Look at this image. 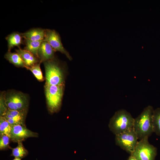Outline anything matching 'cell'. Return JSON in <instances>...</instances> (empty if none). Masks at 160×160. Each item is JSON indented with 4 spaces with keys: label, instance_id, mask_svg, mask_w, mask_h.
Here are the masks:
<instances>
[{
    "label": "cell",
    "instance_id": "obj_5",
    "mask_svg": "<svg viewBox=\"0 0 160 160\" xmlns=\"http://www.w3.org/2000/svg\"><path fill=\"white\" fill-rule=\"evenodd\" d=\"M138 138L133 128L115 135L116 144L131 155L138 142Z\"/></svg>",
    "mask_w": 160,
    "mask_h": 160
},
{
    "label": "cell",
    "instance_id": "obj_24",
    "mask_svg": "<svg viewBox=\"0 0 160 160\" xmlns=\"http://www.w3.org/2000/svg\"><path fill=\"white\" fill-rule=\"evenodd\" d=\"M12 160H21V159L15 157Z\"/></svg>",
    "mask_w": 160,
    "mask_h": 160
},
{
    "label": "cell",
    "instance_id": "obj_21",
    "mask_svg": "<svg viewBox=\"0 0 160 160\" xmlns=\"http://www.w3.org/2000/svg\"><path fill=\"white\" fill-rule=\"evenodd\" d=\"M10 138L6 135L0 136V150L6 149L9 147Z\"/></svg>",
    "mask_w": 160,
    "mask_h": 160
},
{
    "label": "cell",
    "instance_id": "obj_3",
    "mask_svg": "<svg viewBox=\"0 0 160 160\" xmlns=\"http://www.w3.org/2000/svg\"><path fill=\"white\" fill-rule=\"evenodd\" d=\"M44 87L49 111L51 113L58 112L61 104L63 85H55L45 83Z\"/></svg>",
    "mask_w": 160,
    "mask_h": 160
},
{
    "label": "cell",
    "instance_id": "obj_20",
    "mask_svg": "<svg viewBox=\"0 0 160 160\" xmlns=\"http://www.w3.org/2000/svg\"><path fill=\"white\" fill-rule=\"evenodd\" d=\"M41 63L40 62H39L26 68L32 72L38 80L40 81H42L44 80V78L40 67Z\"/></svg>",
    "mask_w": 160,
    "mask_h": 160
},
{
    "label": "cell",
    "instance_id": "obj_16",
    "mask_svg": "<svg viewBox=\"0 0 160 160\" xmlns=\"http://www.w3.org/2000/svg\"><path fill=\"white\" fill-rule=\"evenodd\" d=\"M43 40L32 41L24 39V42L25 46L24 49L29 52L38 59V51L39 49Z\"/></svg>",
    "mask_w": 160,
    "mask_h": 160
},
{
    "label": "cell",
    "instance_id": "obj_12",
    "mask_svg": "<svg viewBox=\"0 0 160 160\" xmlns=\"http://www.w3.org/2000/svg\"><path fill=\"white\" fill-rule=\"evenodd\" d=\"M22 58L26 68L40 62L39 59L29 52L20 47L15 50Z\"/></svg>",
    "mask_w": 160,
    "mask_h": 160
},
{
    "label": "cell",
    "instance_id": "obj_6",
    "mask_svg": "<svg viewBox=\"0 0 160 160\" xmlns=\"http://www.w3.org/2000/svg\"><path fill=\"white\" fill-rule=\"evenodd\" d=\"M5 99L8 109L27 112L28 100L23 93L13 91L8 92L5 93Z\"/></svg>",
    "mask_w": 160,
    "mask_h": 160
},
{
    "label": "cell",
    "instance_id": "obj_22",
    "mask_svg": "<svg viewBox=\"0 0 160 160\" xmlns=\"http://www.w3.org/2000/svg\"><path fill=\"white\" fill-rule=\"evenodd\" d=\"M5 92H1L0 98V116L3 115L8 109L6 105L5 99Z\"/></svg>",
    "mask_w": 160,
    "mask_h": 160
},
{
    "label": "cell",
    "instance_id": "obj_2",
    "mask_svg": "<svg viewBox=\"0 0 160 160\" xmlns=\"http://www.w3.org/2000/svg\"><path fill=\"white\" fill-rule=\"evenodd\" d=\"M134 118L130 113L124 109L116 111L110 119L108 127L114 135L122 133L133 128Z\"/></svg>",
    "mask_w": 160,
    "mask_h": 160
},
{
    "label": "cell",
    "instance_id": "obj_1",
    "mask_svg": "<svg viewBox=\"0 0 160 160\" xmlns=\"http://www.w3.org/2000/svg\"><path fill=\"white\" fill-rule=\"evenodd\" d=\"M154 109L152 106L145 108L141 113L134 118L133 128L140 140L149 137L153 132V115Z\"/></svg>",
    "mask_w": 160,
    "mask_h": 160
},
{
    "label": "cell",
    "instance_id": "obj_19",
    "mask_svg": "<svg viewBox=\"0 0 160 160\" xmlns=\"http://www.w3.org/2000/svg\"><path fill=\"white\" fill-rule=\"evenodd\" d=\"M153 132L160 136V108L154 110L153 115Z\"/></svg>",
    "mask_w": 160,
    "mask_h": 160
},
{
    "label": "cell",
    "instance_id": "obj_15",
    "mask_svg": "<svg viewBox=\"0 0 160 160\" xmlns=\"http://www.w3.org/2000/svg\"><path fill=\"white\" fill-rule=\"evenodd\" d=\"M5 58L10 63L18 67L25 68L24 63L20 55L17 52L7 51L4 55Z\"/></svg>",
    "mask_w": 160,
    "mask_h": 160
},
{
    "label": "cell",
    "instance_id": "obj_8",
    "mask_svg": "<svg viewBox=\"0 0 160 160\" xmlns=\"http://www.w3.org/2000/svg\"><path fill=\"white\" fill-rule=\"evenodd\" d=\"M47 42L55 51H58L65 55L70 60L72 58L69 52L63 47L59 33L54 30L45 29L44 39Z\"/></svg>",
    "mask_w": 160,
    "mask_h": 160
},
{
    "label": "cell",
    "instance_id": "obj_9",
    "mask_svg": "<svg viewBox=\"0 0 160 160\" xmlns=\"http://www.w3.org/2000/svg\"><path fill=\"white\" fill-rule=\"evenodd\" d=\"M38 134L27 128L25 125H16L12 126L10 139L18 143L29 137H37Z\"/></svg>",
    "mask_w": 160,
    "mask_h": 160
},
{
    "label": "cell",
    "instance_id": "obj_14",
    "mask_svg": "<svg viewBox=\"0 0 160 160\" xmlns=\"http://www.w3.org/2000/svg\"><path fill=\"white\" fill-rule=\"evenodd\" d=\"M23 38L22 33L18 32H12L6 37L5 39L8 44V51H11L15 46L20 48V45L24 42Z\"/></svg>",
    "mask_w": 160,
    "mask_h": 160
},
{
    "label": "cell",
    "instance_id": "obj_18",
    "mask_svg": "<svg viewBox=\"0 0 160 160\" xmlns=\"http://www.w3.org/2000/svg\"><path fill=\"white\" fill-rule=\"evenodd\" d=\"M12 126L3 116H0V135H6L10 138Z\"/></svg>",
    "mask_w": 160,
    "mask_h": 160
},
{
    "label": "cell",
    "instance_id": "obj_10",
    "mask_svg": "<svg viewBox=\"0 0 160 160\" xmlns=\"http://www.w3.org/2000/svg\"><path fill=\"white\" fill-rule=\"evenodd\" d=\"M27 111L8 109L2 116H4L10 125H25V121Z\"/></svg>",
    "mask_w": 160,
    "mask_h": 160
},
{
    "label": "cell",
    "instance_id": "obj_4",
    "mask_svg": "<svg viewBox=\"0 0 160 160\" xmlns=\"http://www.w3.org/2000/svg\"><path fill=\"white\" fill-rule=\"evenodd\" d=\"M43 63L45 72V83L55 85H64L63 71L55 58Z\"/></svg>",
    "mask_w": 160,
    "mask_h": 160
},
{
    "label": "cell",
    "instance_id": "obj_11",
    "mask_svg": "<svg viewBox=\"0 0 160 160\" xmlns=\"http://www.w3.org/2000/svg\"><path fill=\"white\" fill-rule=\"evenodd\" d=\"M55 51L50 44L44 40L41 43L38 51V58L41 63L53 59Z\"/></svg>",
    "mask_w": 160,
    "mask_h": 160
},
{
    "label": "cell",
    "instance_id": "obj_23",
    "mask_svg": "<svg viewBox=\"0 0 160 160\" xmlns=\"http://www.w3.org/2000/svg\"><path fill=\"white\" fill-rule=\"evenodd\" d=\"M127 160H137L135 157L131 155Z\"/></svg>",
    "mask_w": 160,
    "mask_h": 160
},
{
    "label": "cell",
    "instance_id": "obj_7",
    "mask_svg": "<svg viewBox=\"0 0 160 160\" xmlns=\"http://www.w3.org/2000/svg\"><path fill=\"white\" fill-rule=\"evenodd\" d=\"M148 138L145 137L140 140L131 154L137 160H154L157 148L150 143Z\"/></svg>",
    "mask_w": 160,
    "mask_h": 160
},
{
    "label": "cell",
    "instance_id": "obj_17",
    "mask_svg": "<svg viewBox=\"0 0 160 160\" xmlns=\"http://www.w3.org/2000/svg\"><path fill=\"white\" fill-rule=\"evenodd\" d=\"M17 143L18 145L16 147L11 148L12 152L10 155L21 159L26 157L28 155V152L24 147L22 142H20Z\"/></svg>",
    "mask_w": 160,
    "mask_h": 160
},
{
    "label": "cell",
    "instance_id": "obj_13",
    "mask_svg": "<svg viewBox=\"0 0 160 160\" xmlns=\"http://www.w3.org/2000/svg\"><path fill=\"white\" fill-rule=\"evenodd\" d=\"M45 29L36 28L30 29L22 33L23 38L32 41H39L44 39Z\"/></svg>",
    "mask_w": 160,
    "mask_h": 160
}]
</instances>
